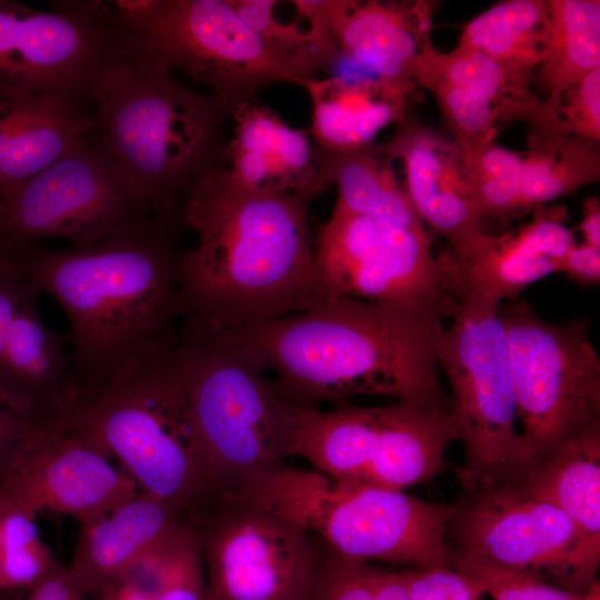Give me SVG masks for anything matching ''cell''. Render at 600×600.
<instances>
[{"label": "cell", "instance_id": "16", "mask_svg": "<svg viewBox=\"0 0 600 600\" xmlns=\"http://www.w3.org/2000/svg\"><path fill=\"white\" fill-rule=\"evenodd\" d=\"M432 241L418 231L334 206L314 238L316 264L329 299L433 306L450 317Z\"/></svg>", "mask_w": 600, "mask_h": 600}, {"label": "cell", "instance_id": "41", "mask_svg": "<svg viewBox=\"0 0 600 600\" xmlns=\"http://www.w3.org/2000/svg\"><path fill=\"white\" fill-rule=\"evenodd\" d=\"M28 288V284L18 281L0 262V388L9 331L18 306Z\"/></svg>", "mask_w": 600, "mask_h": 600}, {"label": "cell", "instance_id": "44", "mask_svg": "<svg viewBox=\"0 0 600 600\" xmlns=\"http://www.w3.org/2000/svg\"><path fill=\"white\" fill-rule=\"evenodd\" d=\"M582 221L572 230L578 229L583 234L586 244L600 248V200L588 197L582 202Z\"/></svg>", "mask_w": 600, "mask_h": 600}, {"label": "cell", "instance_id": "10", "mask_svg": "<svg viewBox=\"0 0 600 600\" xmlns=\"http://www.w3.org/2000/svg\"><path fill=\"white\" fill-rule=\"evenodd\" d=\"M437 343L451 386L449 416L466 450L458 470L463 489L523 486L529 479L503 324L497 311L454 304Z\"/></svg>", "mask_w": 600, "mask_h": 600}, {"label": "cell", "instance_id": "42", "mask_svg": "<svg viewBox=\"0 0 600 600\" xmlns=\"http://www.w3.org/2000/svg\"><path fill=\"white\" fill-rule=\"evenodd\" d=\"M31 421L0 402V479L16 446Z\"/></svg>", "mask_w": 600, "mask_h": 600}, {"label": "cell", "instance_id": "18", "mask_svg": "<svg viewBox=\"0 0 600 600\" xmlns=\"http://www.w3.org/2000/svg\"><path fill=\"white\" fill-rule=\"evenodd\" d=\"M568 218L564 206H543L528 223L499 236L487 233L466 253L446 248L436 256L443 290L459 307L497 311L503 299H516L529 284L560 272L576 243Z\"/></svg>", "mask_w": 600, "mask_h": 600}, {"label": "cell", "instance_id": "20", "mask_svg": "<svg viewBox=\"0 0 600 600\" xmlns=\"http://www.w3.org/2000/svg\"><path fill=\"white\" fill-rule=\"evenodd\" d=\"M378 151L404 168V189L421 220L443 236L456 254L472 250L482 228L470 169L461 144L408 118Z\"/></svg>", "mask_w": 600, "mask_h": 600}, {"label": "cell", "instance_id": "5", "mask_svg": "<svg viewBox=\"0 0 600 600\" xmlns=\"http://www.w3.org/2000/svg\"><path fill=\"white\" fill-rule=\"evenodd\" d=\"M212 490L233 491L290 457L294 408L222 327L182 317L174 343Z\"/></svg>", "mask_w": 600, "mask_h": 600}, {"label": "cell", "instance_id": "29", "mask_svg": "<svg viewBox=\"0 0 600 600\" xmlns=\"http://www.w3.org/2000/svg\"><path fill=\"white\" fill-rule=\"evenodd\" d=\"M414 62L487 101L500 123L520 120L530 124L542 101L532 91V70L501 62L466 46L442 52L428 40Z\"/></svg>", "mask_w": 600, "mask_h": 600}, {"label": "cell", "instance_id": "30", "mask_svg": "<svg viewBox=\"0 0 600 600\" xmlns=\"http://www.w3.org/2000/svg\"><path fill=\"white\" fill-rule=\"evenodd\" d=\"M549 42L536 86L554 102L570 86L600 68V1L550 0Z\"/></svg>", "mask_w": 600, "mask_h": 600}, {"label": "cell", "instance_id": "40", "mask_svg": "<svg viewBox=\"0 0 600 600\" xmlns=\"http://www.w3.org/2000/svg\"><path fill=\"white\" fill-rule=\"evenodd\" d=\"M560 273L586 288L599 284L600 248L574 243L562 259Z\"/></svg>", "mask_w": 600, "mask_h": 600}, {"label": "cell", "instance_id": "31", "mask_svg": "<svg viewBox=\"0 0 600 600\" xmlns=\"http://www.w3.org/2000/svg\"><path fill=\"white\" fill-rule=\"evenodd\" d=\"M549 31V1L507 0L469 21L459 44L533 70L546 58Z\"/></svg>", "mask_w": 600, "mask_h": 600}, {"label": "cell", "instance_id": "34", "mask_svg": "<svg viewBox=\"0 0 600 600\" xmlns=\"http://www.w3.org/2000/svg\"><path fill=\"white\" fill-rule=\"evenodd\" d=\"M553 137L599 144L600 68L568 87L552 103L541 101L529 124V148Z\"/></svg>", "mask_w": 600, "mask_h": 600}, {"label": "cell", "instance_id": "23", "mask_svg": "<svg viewBox=\"0 0 600 600\" xmlns=\"http://www.w3.org/2000/svg\"><path fill=\"white\" fill-rule=\"evenodd\" d=\"M39 294L29 286L12 320L0 401L33 423H47L61 418L76 402L79 392L63 339L37 311Z\"/></svg>", "mask_w": 600, "mask_h": 600}, {"label": "cell", "instance_id": "26", "mask_svg": "<svg viewBox=\"0 0 600 600\" xmlns=\"http://www.w3.org/2000/svg\"><path fill=\"white\" fill-rule=\"evenodd\" d=\"M303 88L312 103L309 130L316 143L329 151L369 146L384 127L409 118V93L377 78H318Z\"/></svg>", "mask_w": 600, "mask_h": 600}, {"label": "cell", "instance_id": "15", "mask_svg": "<svg viewBox=\"0 0 600 600\" xmlns=\"http://www.w3.org/2000/svg\"><path fill=\"white\" fill-rule=\"evenodd\" d=\"M456 506L449 524L461 550L537 573L584 594L597 582L594 559L573 522L523 486H493Z\"/></svg>", "mask_w": 600, "mask_h": 600}, {"label": "cell", "instance_id": "17", "mask_svg": "<svg viewBox=\"0 0 600 600\" xmlns=\"http://www.w3.org/2000/svg\"><path fill=\"white\" fill-rule=\"evenodd\" d=\"M138 493L136 482L106 452L57 421L30 423L0 479V503L34 516L59 512L80 524Z\"/></svg>", "mask_w": 600, "mask_h": 600}, {"label": "cell", "instance_id": "11", "mask_svg": "<svg viewBox=\"0 0 600 600\" xmlns=\"http://www.w3.org/2000/svg\"><path fill=\"white\" fill-rule=\"evenodd\" d=\"M456 439L448 411L408 401L346 402L329 411L296 407L290 456L341 482L403 491L437 476Z\"/></svg>", "mask_w": 600, "mask_h": 600}, {"label": "cell", "instance_id": "8", "mask_svg": "<svg viewBox=\"0 0 600 600\" xmlns=\"http://www.w3.org/2000/svg\"><path fill=\"white\" fill-rule=\"evenodd\" d=\"M133 37L139 56L178 69L211 89L232 112L276 83L312 81L250 27L230 0H118L110 2Z\"/></svg>", "mask_w": 600, "mask_h": 600}, {"label": "cell", "instance_id": "32", "mask_svg": "<svg viewBox=\"0 0 600 600\" xmlns=\"http://www.w3.org/2000/svg\"><path fill=\"white\" fill-rule=\"evenodd\" d=\"M240 17L279 51L290 58L311 80L331 69L340 54L332 36L322 27L281 22L273 13L274 0H230Z\"/></svg>", "mask_w": 600, "mask_h": 600}, {"label": "cell", "instance_id": "22", "mask_svg": "<svg viewBox=\"0 0 600 600\" xmlns=\"http://www.w3.org/2000/svg\"><path fill=\"white\" fill-rule=\"evenodd\" d=\"M233 137L227 142L232 180L251 190L287 192L308 198L324 190L320 178V147L308 129L289 127L256 98L237 104Z\"/></svg>", "mask_w": 600, "mask_h": 600}, {"label": "cell", "instance_id": "37", "mask_svg": "<svg viewBox=\"0 0 600 600\" xmlns=\"http://www.w3.org/2000/svg\"><path fill=\"white\" fill-rule=\"evenodd\" d=\"M368 567L324 546L309 600H372Z\"/></svg>", "mask_w": 600, "mask_h": 600}, {"label": "cell", "instance_id": "35", "mask_svg": "<svg viewBox=\"0 0 600 600\" xmlns=\"http://www.w3.org/2000/svg\"><path fill=\"white\" fill-rule=\"evenodd\" d=\"M412 79L416 87L427 89L436 98L443 122L454 140L461 143L493 140L500 119L487 101L417 62H413Z\"/></svg>", "mask_w": 600, "mask_h": 600}, {"label": "cell", "instance_id": "38", "mask_svg": "<svg viewBox=\"0 0 600 600\" xmlns=\"http://www.w3.org/2000/svg\"><path fill=\"white\" fill-rule=\"evenodd\" d=\"M411 600H481L484 591L471 576L450 566L399 571Z\"/></svg>", "mask_w": 600, "mask_h": 600}, {"label": "cell", "instance_id": "36", "mask_svg": "<svg viewBox=\"0 0 600 600\" xmlns=\"http://www.w3.org/2000/svg\"><path fill=\"white\" fill-rule=\"evenodd\" d=\"M449 566L474 578L493 600H584L541 576L476 557L461 549L450 551Z\"/></svg>", "mask_w": 600, "mask_h": 600}, {"label": "cell", "instance_id": "4", "mask_svg": "<svg viewBox=\"0 0 600 600\" xmlns=\"http://www.w3.org/2000/svg\"><path fill=\"white\" fill-rule=\"evenodd\" d=\"M94 103L92 133L130 174L154 216L181 223L198 182L228 168L230 109L183 84L159 61L131 58Z\"/></svg>", "mask_w": 600, "mask_h": 600}, {"label": "cell", "instance_id": "19", "mask_svg": "<svg viewBox=\"0 0 600 600\" xmlns=\"http://www.w3.org/2000/svg\"><path fill=\"white\" fill-rule=\"evenodd\" d=\"M459 143L483 220L509 222L600 179L599 144L588 141L553 137L526 151Z\"/></svg>", "mask_w": 600, "mask_h": 600}, {"label": "cell", "instance_id": "14", "mask_svg": "<svg viewBox=\"0 0 600 600\" xmlns=\"http://www.w3.org/2000/svg\"><path fill=\"white\" fill-rule=\"evenodd\" d=\"M153 210L126 169L90 132L66 156L0 198V243L61 238L87 249Z\"/></svg>", "mask_w": 600, "mask_h": 600}, {"label": "cell", "instance_id": "21", "mask_svg": "<svg viewBox=\"0 0 600 600\" xmlns=\"http://www.w3.org/2000/svg\"><path fill=\"white\" fill-rule=\"evenodd\" d=\"M300 18L324 28L340 57L369 69L383 83L410 93L413 62L430 40L428 1L293 0Z\"/></svg>", "mask_w": 600, "mask_h": 600}, {"label": "cell", "instance_id": "28", "mask_svg": "<svg viewBox=\"0 0 600 600\" xmlns=\"http://www.w3.org/2000/svg\"><path fill=\"white\" fill-rule=\"evenodd\" d=\"M320 178L324 189L337 184L339 197L334 206L347 212L426 230L404 187L398 182L390 159L378 151L374 142L349 151L320 147Z\"/></svg>", "mask_w": 600, "mask_h": 600}, {"label": "cell", "instance_id": "39", "mask_svg": "<svg viewBox=\"0 0 600 600\" xmlns=\"http://www.w3.org/2000/svg\"><path fill=\"white\" fill-rule=\"evenodd\" d=\"M90 600H209L204 568L152 590L138 591L113 583Z\"/></svg>", "mask_w": 600, "mask_h": 600}, {"label": "cell", "instance_id": "24", "mask_svg": "<svg viewBox=\"0 0 600 600\" xmlns=\"http://www.w3.org/2000/svg\"><path fill=\"white\" fill-rule=\"evenodd\" d=\"M186 524V510L140 492L108 514L80 524L66 571L80 593L93 597L116 582L143 551Z\"/></svg>", "mask_w": 600, "mask_h": 600}, {"label": "cell", "instance_id": "9", "mask_svg": "<svg viewBox=\"0 0 600 600\" xmlns=\"http://www.w3.org/2000/svg\"><path fill=\"white\" fill-rule=\"evenodd\" d=\"M497 314L506 332L530 478L563 446L600 422V359L587 317L551 323L526 299L509 300Z\"/></svg>", "mask_w": 600, "mask_h": 600}, {"label": "cell", "instance_id": "27", "mask_svg": "<svg viewBox=\"0 0 600 600\" xmlns=\"http://www.w3.org/2000/svg\"><path fill=\"white\" fill-rule=\"evenodd\" d=\"M523 487L562 511L600 561V422L539 466Z\"/></svg>", "mask_w": 600, "mask_h": 600}, {"label": "cell", "instance_id": "2", "mask_svg": "<svg viewBox=\"0 0 600 600\" xmlns=\"http://www.w3.org/2000/svg\"><path fill=\"white\" fill-rule=\"evenodd\" d=\"M448 312L433 306L332 298L313 309L224 328L293 406L389 397L449 411L437 343Z\"/></svg>", "mask_w": 600, "mask_h": 600}, {"label": "cell", "instance_id": "25", "mask_svg": "<svg viewBox=\"0 0 600 600\" xmlns=\"http://www.w3.org/2000/svg\"><path fill=\"white\" fill-rule=\"evenodd\" d=\"M93 127V113L67 94L0 98V198L70 152Z\"/></svg>", "mask_w": 600, "mask_h": 600}, {"label": "cell", "instance_id": "3", "mask_svg": "<svg viewBox=\"0 0 600 600\" xmlns=\"http://www.w3.org/2000/svg\"><path fill=\"white\" fill-rule=\"evenodd\" d=\"M309 200L236 183L217 169L189 193L183 229L182 317L234 328L319 307L329 300L314 259Z\"/></svg>", "mask_w": 600, "mask_h": 600}, {"label": "cell", "instance_id": "33", "mask_svg": "<svg viewBox=\"0 0 600 600\" xmlns=\"http://www.w3.org/2000/svg\"><path fill=\"white\" fill-rule=\"evenodd\" d=\"M34 517L0 503V591L30 589L59 564L42 542Z\"/></svg>", "mask_w": 600, "mask_h": 600}, {"label": "cell", "instance_id": "43", "mask_svg": "<svg viewBox=\"0 0 600 600\" xmlns=\"http://www.w3.org/2000/svg\"><path fill=\"white\" fill-rule=\"evenodd\" d=\"M368 576L372 600H411L399 571H388L369 564Z\"/></svg>", "mask_w": 600, "mask_h": 600}, {"label": "cell", "instance_id": "13", "mask_svg": "<svg viewBox=\"0 0 600 600\" xmlns=\"http://www.w3.org/2000/svg\"><path fill=\"white\" fill-rule=\"evenodd\" d=\"M209 600H309L324 544L301 527L229 491L187 511Z\"/></svg>", "mask_w": 600, "mask_h": 600}, {"label": "cell", "instance_id": "6", "mask_svg": "<svg viewBox=\"0 0 600 600\" xmlns=\"http://www.w3.org/2000/svg\"><path fill=\"white\" fill-rule=\"evenodd\" d=\"M174 343L78 398L56 421L118 459L141 493L188 511L212 488Z\"/></svg>", "mask_w": 600, "mask_h": 600}, {"label": "cell", "instance_id": "12", "mask_svg": "<svg viewBox=\"0 0 600 600\" xmlns=\"http://www.w3.org/2000/svg\"><path fill=\"white\" fill-rule=\"evenodd\" d=\"M138 56L110 2L63 1L39 10L0 0V98L67 94L96 102Z\"/></svg>", "mask_w": 600, "mask_h": 600}, {"label": "cell", "instance_id": "1", "mask_svg": "<svg viewBox=\"0 0 600 600\" xmlns=\"http://www.w3.org/2000/svg\"><path fill=\"white\" fill-rule=\"evenodd\" d=\"M184 230L152 216L87 249L0 243V262L54 299L70 323L79 397L174 343L182 318Z\"/></svg>", "mask_w": 600, "mask_h": 600}, {"label": "cell", "instance_id": "7", "mask_svg": "<svg viewBox=\"0 0 600 600\" xmlns=\"http://www.w3.org/2000/svg\"><path fill=\"white\" fill-rule=\"evenodd\" d=\"M232 493L301 527L339 556L413 568L449 566L446 531L456 506L287 464Z\"/></svg>", "mask_w": 600, "mask_h": 600}]
</instances>
